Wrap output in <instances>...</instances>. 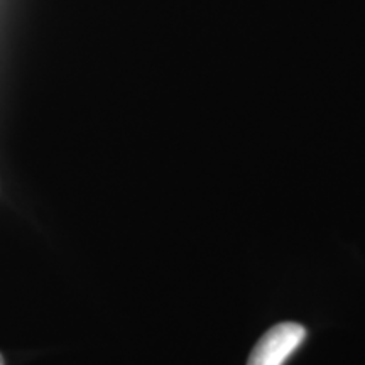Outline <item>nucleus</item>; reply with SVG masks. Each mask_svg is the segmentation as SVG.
I'll return each instance as SVG.
<instances>
[{"label":"nucleus","mask_w":365,"mask_h":365,"mask_svg":"<svg viewBox=\"0 0 365 365\" xmlns=\"http://www.w3.org/2000/svg\"><path fill=\"white\" fill-rule=\"evenodd\" d=\"M0 365H6V362H4V357H2V354H0Z\"/></svg>","instance_id":"2"},{"label":"nucleus","mask_w":365,"mask_h":365,"mask_svg":"<svg viewBox=\"0 0 365 365\" xmlns=\"http://www.w3.org/2000/svg\"><path fill=\"white\" fill-rule=\"evenodd\" d=\"M307 328L298 323H279L261 336L250 352L247 365H284L303 345Z\"/></svg>","instance_id":"1"}]
</instances>
